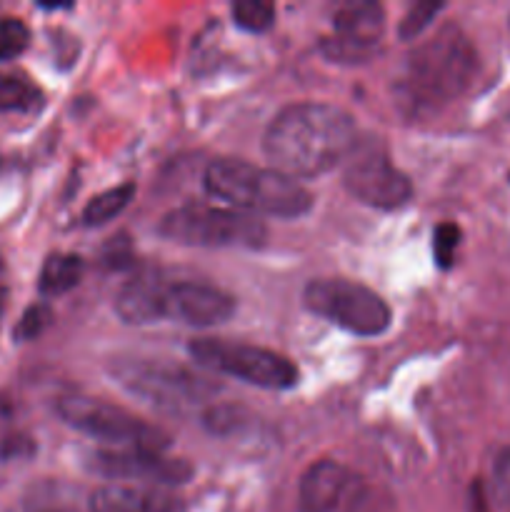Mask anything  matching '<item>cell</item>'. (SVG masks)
Listing matches in <instances>:
<instances>
[{
	"label": "cell",
	"instance_id": "8",
	"mask_svg": "<svg viewBox=\"0 0 510 512\" xmlns=\"http://www.w3.org/2000/svg\"><path fill=\"white\" fill-rule=\"evenodd\" d=\"M303 303L310 313L360 338L385 333L393 318L388 303L375 290L350 280H313L305 288Z\"/></svg>",
	"mask_w": 510,
	"mask_h": 512
},
{
	"label": "cell",
	"instance_id": "5",
	"mask_svg": "<svg viewBox=\"0 0 510 512\" xmlns=\"http://www.w3.org/2000/svg\"><path fill=\"white\" fill-rule=\"evenodd\" d=\"M113 378L130 395L168 415L195 413L218 393V385L210 380L180 365L153 363V360H118L113 363Z\"/></svg>",
	"mask_w": 510,
	"mask_h": 512
},
{
	"label": "cell",
	"instance_id": "21",
	"mask_svg": "<svg viewBox=\"0 0 510 512\" xmlns=\"http://www.w3.org/2000/svg\"><path fill=\"white\" fill-rule=\"evenodd\" d=\"M30 45V30L20 18L0 20V63L15 60Z\"/></svg>",
	"mask_w": 510,
	"mask_h": 512
},
{
	"label": "cell",
	"instance_id": "16",
	"mask_svg": "<svg viewBox=\"0 0 510 512\" xmlns=\"http://www.w3.org/2000/svg\"><path fill=\"white\" fill-rule=\"evenodd\" d=\"M85 260L73 253H55L48 255V260L40 268L38 290L43 298H58L73 290L83 280Z\"/></svg>",
	"mask_w": 510,
	"mask_h": 512
},
{
	"label": "cell",
	"instance_id": "19",
	"mask_svg": "<svg viewBox=\"0 0 510 512\" xmlns=\"http://www.w3.org/2000/svg\"><path fill=\"white\" fill-rule=\"evenodd\" d=\"M230 13H233V23L248 33H265L275 23V8L265 0H238Z\"/></svg>",
	"mask_w": 510,
	"mask_h": 512
},
{
	"label": "cell",
	"instance_id": "23",
	"mask_svg": "<svg viewBox=\"0 0 510 512\" xmlns=\"http://www.w3.org/2000/svg\"><path fill=\"white\" fill-rule=\"evenodd\" d=\"M460 245V228L455 223H440L433 233V255L440 268H450L455 263V253Z\"/></svg>",
	"mask_w": 510,
	"mask_h": 512
},
{
	"label": "cell",
	"instance_id": "22",
	"mask_svg": "<svg viewBox=\"0 0 510 512\" xmlns=\"http://www.w3.org/2000/svg\"><path fill=\"white\" fill-rule=\"evenodd\" d=\"M50 323H53V310H50L48 305L45 303L30 305V308L20 315L18 325H15V330H13V338L18 340V343L40 338V335L48 330Z\"/></svg>",
	"mask_w": 510,
	"mask_h": 512
},
{
	"label": "cell",
	"instance_id": "18",
	"mask_svg": "<svg viewBox=\"0 0 510 512\" xmlns=\"http://www.w3.org/2000/svg\"><path fill=\"white\" fill-rule=\"evenodd\" d=\"M135 195V185L133 183H123L115 185V188L105 190V193L95 195L83 210V225L88 228H98V225L110 223L113 218H118L125 208L130 205Z\"/></svg>",
	"mask_w": 510,
	"mask_h": 512
},
{
	"label": "cell",
	"instance_id": "4",
	"mask_svg": "<svg viewBox=\"0 0 510 512\" xmlns=\"http://www.w3.org/2000/svg\"><path fill=\"white\" fill-rule=\"evenodd\" d=\"M163 238L193 248H263L268 225L260 218L233 208L190 203L173 208L158 225Z\"/></svg>",
	"mask_w": 510,
	"mask_h": 512
},
{
	"label": "cell",
	"instance_id": "10",
	"mask_svg": "<svg viewBox=\"0 0 510 512\" xmlns=\"http://www.w3.org/2000/svg\"><path fill=\"white\" fill-rule=\"evenodd\" d=\"M368 485L355 470L335 460L310 465L300 478V512H363Z\"/></svg>",
	"mask_w": 510,
	"mask_h": 512
},
{
	"label": "cell",
	"instance_id": "17",
	"mask_svg": "<svg viewBox=\"0 0 510 512\" xmlns=\"http://www.w3.org/2000/svg\"><path fill=\"white\" fill-rule=\"evenodd\" d=\"M43 93L25 75L0 73V113H38Z\"/></svg>",
	"mask_w": 510,
	"mask_h": 512
},
{
	"label": "cell",
	"instance_id": "27",
	"mask_svg": "<svg viewBox=\"0 0 510 512\" xmlns=\"http://www.w3.org/2000/svg\"><path fill=\"white\" fill-rule=\"evenodd\" d=\"M5 512H50V510H43V508H13V510H5Z\"/></svg>",
	"mask_w": 510,
	"mask_h": 512
},
{
	"label": "cell",
	"instance_id": "9",
	"mask_svg": "<svg viewBox=\"0 0 510 512\" xmlns=\"http://www.w3.org/2000/svg\"><path fill=\"white\" fill-rule=\"evenodd\" d=\"M343 185L358 203L378 210L400 208L413 195V183L408 175L395 168L388 155L375 145L360 150L355 145L343 173Z\"/></svg>",
	"mask_w": 510,
	"mask_h": 512
},
{
	"label": "cell",
	"instance_id": "20",
	"mask_svg": "<svg viewBox=\"0 0 510 512\" xmlns=\"http://www.w3.org/2000/svg\"><path fill=\"white\" fill-rule=\"evenodd\" d=\"M443 8H445L443 3H433V0H420V3L410 5L408 13H405L403 20H400V28H398L400 40L420 38V35L425 33V28L438 18V13Z\"/></svg>",
	"mask_w": 510,
	"mask_h": 512
},
{
	"label": "cell",
	"instance_id": "14",
	"mask_svg": "<svg viewBox=\"0 0 510 512\" xmlns=\"http://www.w3.org/2000/svg\"><path fill=\"white\" fill-rule=\"evenodd\" d=\"M90 512H178L180 503L173 493L155 485L108 483L90 493Z\"/></svg>",
	"mask_w": 510,
	"mask_h": 512
},
{
	"label": "cell",
	"instance_id": "29",
	"mask_svg": "<svg viewBox=\"0 0 510 512\" xmlns=\"http://www.w3.org/2000/svg\"><path fill=\"white\" fill-rule=\"evenodd\" d=\"M0 168H3V155H0Z\"/></svg>",
	"mask_w": 510,
	"mask_h": 512
},
{
	"label": "cell",
	"instance_id": "15",
	"mask_svg": "<svg viewBox=\"0 0 510 512\" xmlns=\"http://www.w3.org/2000/svg\"><path fill=\"white\" fill-rule=\"evenodd\" d=\"M163 285L158 278H135L120 288L115 313L128 325H148L163 320Z\"/></svg>",
	"mask_w": 510,
	"mask_h": 512
},
{
	"label": "cell",
	"instance_id": "12",
	"mask_svg": "<svg viewBox=\"0 0 510 512\" xmlns=\"http://www.w3.org/2000/svg\"><path fill=\"white\" fill-rule=\"evenodd\" d=\"M88 470L108 480H140L148 485H185L193 465L180 458H165L150 450H98L88 455Z\"/></svg>",
	"mask_w": 510,
	"mask_h": 512
},
{
	"label": "cell",
	"instance_id": "26",
	"mask_svg": "<svg viewBox=\"0 0 510 512\" xmlns=\"http://www.w3.org/2000/svg\"><path fill=\"white\" fill-rule=\"evenodd\" d=\"M38 8H43V10H60V8H70V3H38Z\"/></svg>",
	"mask_w": 510,
	"mask_h": 512
},
{
	"label": "cell",
	"instance_id": "13",
	"mask_svg": "<svg viewBox=\"0 0 510 512\" xmlns=\"http://www.w3.org/2000/svg\"><path fill=\"white\" fill-rule=\"evenodd\" d=\"M235 313V298L215 285L178 280L163 285V318L193 325V328H215L228 323Z\"/></svg>",
	"mask_w": 510,
	"mask_h": 512
},
{
	"label": "cell",
	"instance_id": "7",
	"mask_svg": "<svg viewBox=\"0 0 510 512\" xmlns=\"http://www.w3.org/2000/svg\"><path fill=\"white\" fill-rule=\"evenodd\" d=\"M190 355L200 368L228 375L263 390H288L298 383V368L285 355L255 345L200 338L190 343Z\"/></svg>",
	"mask_w": 510,
	"mask_h": 512
},
{
	"label": "cell",
	"instance_id": "2",
	"mask_svg": "<svg viewBox=\"0 0 510 512\" xmlns=\"http://www.w3.org/2000/svg\"><path fill=\"white\" fill-rule=\"evenodd\" d=\"M478 73V53L458 25L448 23L410 50L395 78V103L410 118L440 110L463 95Z\"/></svg>",
	"mask_w": 510,
	"mask_h": 512
},
{
	"label": "cell",
	"instance_id": "11",
	"mask_svg": "<svg viewBox=\"0 0 510 512\" xmlns=\"http://www.w3.org/2000/svg\"><path fill=\"white\" fill-rule=\"evenodd\" d=\"M383 30V5L375 0L343 3L333 13V35L325 38L323 53L338 63H363L378 48Z\"/></svg>",
	"mask_w": 510,
	"mask_h": 512
},
{
	"label": "cell",
	"instance_id": "24",
	"mask_svg": "<svg viewBox=\"0 0 510 512\" xmlns=\"http://www.w3.org/2000/svg\"><path fill=\"white\" fill-rule=\"evenodd\" d=\"M493 498L495 503L510 508V448L500 450L493 465Z\"/></svg>",
	"mask_w": 510,
	"mask_h": 512
},
{
	"label": "cell",
	"instance_id": "1",
	"mask_svg": "<svg viewBox=\"0 0 510 512\" xmlns=\"http://www.w3.org/2000/svg\"><path fill=\"white\" fill-rule=\"evenodd\" d=\"M358 128L348 110L333 103H293L270 120L265 158L290 178H315L353 155Z\"/></svg>",
	"mask_w": 510,
	"mask_h": 512
},
{
	"label": "cell",
	"instance_id": "28",
	"mask_svg": "<svg viewBox=\"0 0 510 512\" xmlns=\"http://www.w3.org/2000/svg\"><path fill=\"white\" fill-rule=\"evenodd\" d=\"M5 298H8V293H5V288H0V318H3V308H5Z\"/></svg>",
	"mask_w": 510,
	"mask_h": 512
},
{
	"label": "cell",
	"instance_id": "6",
	"mask_svg": "<svg viewBox=\"0 0 510 512\" xmlns=\"http://www.w3.org/2000/svg\"><path fill=\"white\" fill-rule=\"evenodd\" d=\"M60 420L90 438L108 445H125L128 450H150L163 453L170 448V435L158 425L135 418L120 405L103 403L88 395H65L55 405Z\"/></svg>",
	"mask_w": 510,
	"mask_h": 512
},
{
	"label": "cell",
	"instance_id": "3",
	"mask_svg": "<svg viewBox=\"0 0 510 512\" xmlns=\"http://www.w3.org/2000/svg\"><path fill=\"white\" fill-rule=\"evenodd\" d=\"M205 190L248 215L300 218L313 208V195L295 178L245 160L220 158L205 168Z\"/></svg>",
	"mask_w": 510,
	"mask_h": 512
},
{
	"label": "cell",
	"instance_id": "25",
	"mask_svg": "<svg viewBox=\"0 0 510 512\" xmlns=\"http://www.w3.org/2000/svg\"><path fill=\"white\" fill-rule=\"evenodd\" d=\"M473 510L475 512H488V503H485V495H483V485L475 483L473 485Z\"/></svg>",
	"mask_w": 510,
	"mask_h": 512
}]
</instances>
